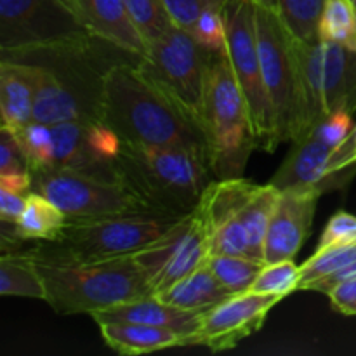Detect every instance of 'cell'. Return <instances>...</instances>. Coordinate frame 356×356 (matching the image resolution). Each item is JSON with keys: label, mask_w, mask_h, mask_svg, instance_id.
I'll return each mask as SVG.
<instances>
[{"label": "cell", "mask_w": 356, "mask_h": 356, "mask_svg": "<svg viewBox=\"0 0 356 356\" xmlns=\"http://www.w3.org/2000/svg\"><path fill=\"white\" fill-rule=\"evenodd\" d=\"M115 167L120 183L152 209L174 218L193 212L212 181L207 152L200 148L122 143Z\"/></svg>", "instance_id": "obj_3"}, {"label": "cell", "mask_w": 356, "mask_h": 356, "mask_svg": "<svg viewBox=\"0 0 356 356\" xmlns=\"http://www.w3.org/2000/svg\"><path fill=\"white\" fill-rule=\"evenodd\" d=\"M139 61L122 59L106 72L101 122L129 145L205 149L200 127L139 68Z\"/></svg>", "instance_id": "obj_2"}, {"label": "cell", "mask_w": 356, "mask_h": 356, "mask_svg": "<svg viewBox=\"0 0 356 356\" xmlns=\"http://www.w3.org/2000/svg\"><path fill=\"white\" fill-rule=\"evenodd\" d=\"M256 30L261 73L280 145L292 141L298 124L299 76L294 37L284 26L277 10L259 3H256Z\"/></svg>", "instance_id": "obj_9"}, {"label": "cell", "mask_w": 356, "mask_h": 356, "mask_svg": "<svg viewBox=\"0 0 356 356\" xmlns=\"http://www.w3.org/2000/svg\"><path fill=\"white\" fill-rule=\"evenodd\" d=\"M33 259L47 291L45 302L58 315H94L153 296L148 277L134 254L103 261Z\"/></svg>", "instance_id": "obj_4"}, {"label": "cell", "mask_w": 356, "mask_h": 356, "mask_svg": "<svg viewBox=\"0 0 356 356\" xmlns=\"http://www.w3.org/2000/svg\"><path fill=\"white\" fill-rule=\"evenodd\" d=\"M0 294L42 301L47 299L40 270L26 250L0 256Z\"/></svg>", "instance_id": "obj_23"}, {"label": "cell", "mask_w": 356, "mask_h": 356, "mask_svg": "<svg viewBox=\"0 0 356 356\" xmlns=\"http://www.w3.org/2000/svg\"><path fill=\"white\" fill-rule=\"evenodd\" d=\"M191 35L211 52L226 51L225 6H211L202 10Z\"/></svg>", "instance_id": "obj_34"}, {"label": "cell", "mask_w": 356, "mask_h": 356, "mask_svg": "<svg viewBox=\"0 0 356 356\" xmlns=\"http://www.w3.org/2000/svg\"><path fill=\"white\" fill-rule=\"evenodd\" d=\"M353 261H356V243L355 245L334 247V249L315 252L301 266V284H299V289L308 291L309 285L315 284L316 280L343 270V268H346Z\"/></svg>", "instance_id": "obj_31"}, {"label": "cell", "mask_w": 356, "mask_h": 356, "mask_svg": "<svg viewBox=\"0 0 356 356\" xmlns=\"http://www.w3.org/2000/svg\"><path fill=\"white\" fill-rule=\"evenodd\" d=\"M219 284L232 294H242L250 291L256 278L264 268L263 261L245 256H209L205 261Z\"/></svg>", "instance_id": "obj_27"}, {"label": "cell", "mask_w": 356, "mask_h": 356, "mask_svg": "<svg viewBox=\"0 0 356 356\" xmlns=\"http://www.w3.org/2000/svg\"><path fill=\"white\" fill-rule=\"evenodd\" d=\"M356 243V216L346 211H339L329 219L323 228L315 252L334 249V247L355 245Z\"/></svg>", "instance_id": "obj_35"}, {"label": "cell", "mask_w": 356, "mask_h": 356, "mask_svg": "<svg viewBox=\"0 0 356 356\" xmlns=\"http://www.w3.org/2000/svg\"><path fill=\"white\" fill-rule=\"evenodd\" d=\"M97 327L106 346L120 355H146L167 348L186 346L181 334L162 327L129 322H106Z\"/></svg>", "instance_id": "obj_21"}, {"label": "cell", "mask_w": 356, "mask_h": 356, "mask_svg": "<svg viewBox=\"0 0 356 356\" xmlns=\"http://www.w3.org/2000/svg\"><path fill=\"white\" fill-rule=\"evenodd\" d=\"M320 86L323 113L356 111V49L320 38Z\"/></svg>", "instance_id": "obj_19"}, {"label": "cell", "mask_w": 356, "mask_h": 356, "mask_svg": "<svg viewBox=\"0 0 356 356\" xmlns=\"http://www.w3.org/2000/svg\"><path fill=\"white\" fill-rule=\"evenodd\" d=\"M68 222V216L56 207L51 200L42 197L40 193L30 191L26 195V205L14 225L16 233L24 240H42V242H52L59 236L63 228Z\"/></svg>", "instance_id": "obj_24"}, {"label": "cell", "mask_w": 356, "mask_h": 356, "mask_svg": "<svg viewBox=\"0 0 356 356\" xmlns=\"http://www.w3.org/2000/svg\"><path fill=\"white\" fill-rule=\"evenodd\" d=\"M318 195L309 190H282L264 240V264L294 259L312 232Z\"/></svg>", "instance_id": "obj_15"}, {"label": "cell", "mask_w": 356, "mask_h": 356, "mask_svg": "<svg viewBox=\"0 0 356 356\" xmlns=\"http://www.w3.org/2000/svg\"><path fill=\"white\" fill-rule=\"evenodd\" d=\"M31 176V191L40 193L73 219L155 211L120 181L56 169L33 170Z\"/></svg>", "instance_id": "obj_10"}, {"label": "cell", "mask_w": 356, "mask_h": 356, "mask_svg": "<svg viewBox=\"0 0 356 356\" xmlns=\"http://www.w3.org/2000/svg\"><path fill=\"white\" fill-rule=\"evenodd\" d=\"M351 118H353V115H350L348 111H334V113L327 115L313 129L312 134H315L316 138H320L323 143L332 146V148H337L350 136L351 129H353V120Z\"/></svg>", "instance_id": "obj_37"}, {"label": "cell", "mask_w": 356, "mask_h": 356, "mask_svg": "<svg viewBox=\"0 0 356 356\" xmlns=\"http://www.w3.org/2000/svg\"><path fill=\"white\" fill-rule=\"evenodd\" d=\"M318 37L356 49L355 0H325L320 16Z\"/></svg>", "instance_id": "obj_29"}, {"label": "cell", "mask_w": 356, "mask_h": 356, "mask_svg": "<svg viewBox=\"0 0 356 356\" xmlns=\"http://www.w3.org/2000/svg\"><path fill=\"white\" fill-rule=\"evenodd\" d=\"M204 313L205 312L177 308V306L162 301L156 296H146V298L101 309L90 316L97 325L106 322H129L174 330V332L181 334L186 346H190L191 337L200 327Z\"/></svg>", "instance_id": "obj_17"}, {"label": "cell", "mask_w": 356, "mask_h": 356, "mask_svg": "<svg viewBox=\"0 0 356 356\" xmlns=\"http://www.w3.org/2000/svg\"><path fill=\"white\" fill-rule=\"evenodd\" d=\"M113 45L99 37L2 54V59L28 63L33 70V120L42 124L101 122L104 75L115 59L104 52ZM131 59V58H129Z\"/></svg>", "instance_id": "obj_1"}, {"label": "cell", "mask_w": 356, "mask_h": 356, "mask_svg": "<svg viewBox=\"0 0 356 356\" xmlns=\"http://www.w3.org/2000/svg\"><path fill=\"white\" fill-rule=\"evenodd\" d=\"M21 143L28 163L33 170H44L51 167L52 159V125L31 120L24 127L13 131Z\"/></svg>", "instance_id": "obj_32"}, {"label": "cell", "mask_w": 356, "mask_h": 356, "mask_svg": "<svg viewBox=\"0 0 356 356\" xmlns=\"http://www.w3.org/2000/svg\"><path fill=\"white\" fill-rule=\"evenodd\" d=\"M211 172L216 179L243 177L257 148L252 118L225 52H212L202 120Z\"/></svg>", "instance_id": "obj_5"}, {"label": "cell", "mask_w": 356, "mask_h": 356, "mask_svg": "<svg viewBox=\"0 0 356 356\" xmlns=\"http://www.w3.org/2000/svg\"><path fill=\"white\" fill-rule=\"evenodd\" d=\"M226 56L242 89L252 118L257 148L273 152L278 146L273 111L264 89L257 49L256 2L254 0H228L225 6Z\"/></svg>", "instance_id": "obj_8"}, {"label": "cell", "mask_w": 356, "mask_h": 356, "mask_svg": "<svg viewBox=\"0 0 356 356\" xmlns=\"http://www.w3.org/2000/svg\"><path fill=\"white\" fill-rule=\"evenodd\" d=\"M31 167L24 149L10 129H0V186L28 195L31 191Z\"/></svg>", "instance_id": "obj_26"}, {"label": "cell", "mask_w": 356, "mask_h": 356, "mask_svg": "<svg viewBox=\"0 0 356 356\" xmlns=\"http://www.w3.org/2000/svg\"><path fill=\"white\" fill-rule=\"evenodd\" d=\"M211 256L209 235L197 211L177 219L172 228L134 254L156 296L200 268Z\"/></svg>", "instance_id": "obj_12"}, {"label": "cell", "mask_w": 356, "mask_h": 356, "mask_svg": "<svg viewBox=\"0 0 356 356\" xmlns=\"http://www.w3.org/2000/svg\"><path fill=\"white\" fill-rule=\"evenodd\" d=\"M129 16L146 44L159 40L174 24L162 0H125Z\"/></svg>", "instance_id": "obj_30"}, {"label": "cell", "mask_w": 356, "mask_h": 356, "mask_svg": "<svg viewBox=\"0 0 356 356\" xmlns=\"http://www.w3.org/2000/svg\"><path fill=\"white\" fill-rule=\"evenodd\" d=\"M327 296H329L334 309L346 316H356V278L343 282Z\"/></svg>", "instance_id": "obj_38"}, {"label": "cell", "mask_w": 356, "mask_h": 356, "mask_svg": "<svg viewBox=\"0 0 356 356\" xmlns=\"http://www.w3.org/2000/svg\"><path fill=\"white\" fill-rule=\"evenodd\" d=\"M353 278H356V261H353L351 264H348V266L343 268V270L329 275V277H323L320 278V280H316L315 284L309 285L308 291L322 292V294L327 296L334 287H337V285L343 284V282L353 280Z\"/></svg>", "instance_id": "obj_40"}, {"label": "cell", "mask_w": 356, "mask_h": 356, "mask_svg": "<svg viewBox=\"0 0 356 356\" xmlns=\"http://www.w3.org/2000/svg\"><path fill=\"white\" fill-rule=\"evenodd\" d=\"M92 122H63L52 125V159L49 169L70 170L106 181H120L117 167L96 155L89 141Z\"/></svg>", "instance_id": "obj_18"}, {"label": "cell", "mask_w": 356, "mask_h": 356, "mask_svg": "<svg viewBox=\"0 0 356 356\" xmlns=\"http://www.w3.org/2000/svg\"><path fill=\"white\" fill-rule=\"evenodd\" d=\"M66 3L94 37L103 38L136 58H145L148 44L136 30L125 0H66Z\"/></svg>", "instance_id": "obj_16"}, {"label": "cell", "mask_w": 356, "mask_h": 356, "mask_svg": "<svg viewBox=\"0 0 356 356\" xmlns=\"http://www.w3.org/2000/svg\"><path fill=\"white\" fill-rule=\"evenodd\" d=\"M282 299L280 296L254 291L232 296L204 313L190 346H205L214 353L232 350L264 325L268 313Z\"/></svg>", "instance_id": "obj_13"}, {"label": "cell", "mask_w": 356, "mask_h": 356, "mask_svg": "<svg viewBox=\"0 0 356 356\" xmlns=\"http://www.w3.org/2000/svg\"><path fill=\"white\" fill-rule=\"evenodd\" d=\"M26 205V195L0 186V219L2 222L16 225Z\"/></svg>", "instance_id": "obj_39"}, {"label": "cell", "mask_w": 356, "mask_h": 356, "mask_svg": "<svg viewBox=\"0 0 356 356\" xmlns=\"http://www.w3.org/2000/svg\"><path fill=\"white\" fill-rule=\"evenodd\" d=\"M336 148L323 143L309 132L305 138L292 141V148L280 169L270 183L278 190H309L318 195L341 190L355 176L356 165L346 170L332 169Z\"/></svg>", "instance_id": "obj_14"}, {"label": "cell", "mask_w": 356, "mask_h": 356, "mask_svg": "<svg viewBox=\"0 0 356 356\" xmlns=\"http://www.w3.org/2000/svg\"><path fill=\"white\" fill-rule=\"evenodd\" d=\"M355 2H356V0H355Z\"/></svg>", "instance_id": "obj_42"}, {"label": "cell", "mask_w": 356, "mask_h": 356, "mask_svg": "<svg viewBox=\"0 0 356 356\" xmlns=\"http://www.w3.org/2000/svg\"><path fill=\"white\" fill-rule=\"evenodd\" d=\"M226 2L228 0H162L167 13L172 17L174 24L190 31V33L202 10L211 6H226Z\"/></svg>", "instance_id": "obj_36"}, {"label": "cell", "mask_w": 356, "mask_h": 356, "mask_svg": "<svg viewBox=\"0 0 356 356\" xmlns=\"http://www.w3.org/2000/svg\"><path fill=\"white\" fill-rule=\"evenodd\" d=\"M278 195H280V190L271 183L263 184V186L256 184L240 214V219L249 233L252 257L257 261H263L264 257V240L270 228L271 216L277 207Z\"/></svg>", "instance_id": "obj_25"}, {"label": "cell", "mask_w": 356, "mask_h": 356, "mask_svg": "<svg viewBox=\"0 0 356 356\" xmlns=\"http://www.w3.org/2000/svg\"><path fill=\"white\" fill-rule=\"evenodd\" d=\"M211 56L212 52L190 31L172 24L159 40L148 45V52L139 61V68L176 101L200 131Z\"/></svg>", "instance_id": "obj_7"}, {"label": "cell", "mask_w": 356, "mask_h": 356, "mask_svg": "<svg viewBox=\"0 0 356 356\" xmlns=\"http://www.w3.org/2000/svg\"><path fill=\"white\" fill-rule=\"evenodd\" d=\"M232 294L226 291L218 278L212 275L207 264H202L190 275L177 280L176 284L170 285L163 292L156 294L162 301L169 302V305L177 306L183 309H195V312H207V309L214 308L219 302L229 299Z\"/></svg>", "instance_id": "obj_22"}, {"label": "cell", "mask_w": 356, "mask_h": 356, "mask_svg": "<svg viewBox=\"0 0 356 356\" xmlns=\"http://www.w3.org/2000/svg\"><path fill=\"white\" fill-rule=\"evenodd\" d=\"M325 0H277V13L289 33L302 42L320 40L318 24Z\"/></svg>", "instance_id": "obj_28"}, {"label": "cell", "mask_w": 356, "mask_h": 356, "mask_svg": "<svg viewBox=\"0 0 356 356\" xmlns=\"http://www.w3.org/2000/svg\"><path fill=\"white\" fill-rule=\"evenodd\" d=\"M35 83L28 63L0 61V113L2 127L17 131L33 120Z\"/></svg>", "instance_id": "obj_20"}, {"label": "cell", "mask_w": 356, "mask_h": 356, "mask_svg": "<svg viewBox=\"0 0 356 356\" xmlns=\"http://www.w3.org/2000/svg\"><path fill=\"white\" fill-rule=\"evenodd\" d=\"M181 218L156 211L127 212L103 218H68L52 242L26 252L33 257L58 261H103L132 256L165 235Z\"/></svg>", "instance_id": "obj_6"}, {"label": "cell", "mask_w": 356, "mask_h": 356, "mask_svg": "<svg viewBox=\"0 0 356 356\" xmlns=\"http://www.w3.org/2000/svg\"><path fill=\"white\" fill-rule=\"evenodd\" d=\"M254 2L259 3V6L268 7V9L271 10H277V0H254Z\"/></svg>", "instance_id": "obj_41"}, {"label": "cell", "mask_w": 356, "mask_h": 356, "mask_svg": "<svg viewBox=\"0 0 356 356\" xmlns=\"http://www.w3.org/2000/svg\"><path fill=\"white\" fill-rule=\"evenodd\" d=\"M66 0H0V52L26 51L89 37Z\"/></svg>", "instance_id": "obj_11"}, {"label": "cell", "mask_w": 356, "mask_h": 356, "mask_svg": "<svg viewBox=\"0 0 356 356\" xmlns=\"http://www.w3.org/2000/svg\"><path fill=\"white\" fill-rule=\"evenodd\" d=\"M299 284H301V266H298L294 259H287L280 263L264 264L250 291L287 298L289 294L298 291Z\"/></svg>", "instance_id": "obj_33"}]
</instances>
